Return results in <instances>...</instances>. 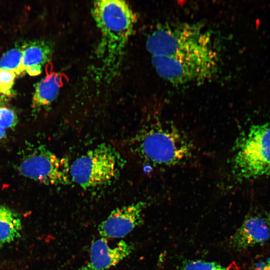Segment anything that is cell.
Masks as SVG:
<instances>
[{
	"label": "cell",
	"mask_w": 270,
	"mask_h": 270,
	"mask_svg": "<svg viewBox=\"0 0 270 270\" xmlns=\"http://www.w3.org/2000/svg\"><path fill=\"white\" fill-rule=\"evenodd\" d=\"M61 85L60 76L56 72L48 73L38 82L32 97V108L35 112L48 108L56 98Z\"/></svg>",
	"instance_id": "cell-10"
},
{
	"label": "cell",
	"mask_w": 270,
	"mask_h": 270,
	"mask_svg": "<svg viewBox=\"0 0 270 270\" xmlns=\"http://www.w3.org/2000/svg\"><path fill=\"white\" fill-rule=\"evenodd\" d=\"M22 50V66L24 72L31 66H42L49 60L52 52L50 46L41 41L26 44Z\"/></svg>",
	"instance_id": "cell-12"
},
{
	"label": "cell",
	"mask_w": 270,
	"mask_h": 270,
	"mask_svg": "<svg viewBox=\"0 0 270 270\" xmlns=\"http://www.w3.org/2000/svg\"><path fill=\"white\" fill-rule=\"evenodd\" d=\"M6 136V130L0 126V140L3 139Z\"/></svg>",
	"instance_id": "cell-19"
},
{
	"label": "cell",
	"mask_w": 270,
	"mask_h": 270,
	"mask_svg": "<svg viewBox=\"0 0 270 270\" xmlns=\"http://www.w3.org/2000/svg\"><path fill=\"white\" fill-rule=\"evenodd\" d=\"M146 205L138 202L114 209L99 224V234L106 239L126 236L142 223V212Z\"/></svg>",
	"instance_id": "cell-7"
},
{
	"label": "cell",
	"mask_w": 270,
	"mask_h": 270,
	"mask_svg": "<svg viewBox=\"0 0 270 270\" xmlns=\"http://www.w3.org/2000/svg\"><path fill=\"white\" fill-rule=\"evenodd\" d=\"M16 74L12 71L0 68V94L4 96L12 94V88Z\"/></svg>",
	"instance_id": "cell-15"
},
{
	"label": "cell",
	"mask_w": 270,
	"mask_h": 270,
	"mask_svg": "<svg viewBox=\"0 0 270 270\" xmlns=\"http://www.w3.org/2000/svg\"><path fill=\"white\" fill-rule=\"evenodd\" d=\"M122 164L118 153L111 146L102 144L72 162L70 178L84 189L101 186L117 176Z\"/></svg>",
	"instance_id": "cell-5"
},
{
	"label": "cell",
	"mask_w": 270,
	"mask_h": 270,
	"mask_svg": "<svg viewBox=\"0 0 270 270\" xmlns=\"http://www.w3.org/2000/svg\"><path fill=\"white\" fill-rule=\"evenodd\" d=\"M238 179L270 175V124L252 126L239 140L232 160Z\"/></svg>",
	"instance_id": "cell-4"
},
{
	"label": "cell",
	"mask_w": 270,
	"mask_h": 270,
	"mask_svg": "<svg viewBox=\"0 0 270 270\" xmlns=\"http://www.w3.org/2000/svg\"><path fill=\"white\" fill-rule=\"evenodd\" d=\"M146 46L157 74L174 84L208 80L218 70L212 37L200 24L160 25L148 36Z\"/></svg>",
	"instance_id": "cell-1"
},
{
	"label": "cell",
	"mask_w": 270,
	"mask_h": 270,
	"mask_svg": "<svg viewBox=\"0 0 270 270\" xmlns=\"http://www.w3.org/2000/svg\"><path fill=\"white\" fill-rule=\"evenodd\" d=\"M6 100L4 96L0 94V103Z\"/></svg>",
	"instance_id": "cell-21"
},
{
	"label": "cell",
	"mask_w": 270,
	"mask_h": 270,
	"mask_svg": "<svg viewBox=\"0 0 270 270\" xmlns=\"http://www.w3.org/2000/svg\"><path fill=\"white\" fill-rule=\"evenodd\" d=\"M92 14L102 34L101 53L108 64L119 56L130 36L135 16L129 5L118 0H102L94 4Z\"/></svg>",
	"instance_id": "cell-3"
},
{
	"label": "cell",
	"mask_w": 270,
	"mask_h": 270,
	"mask_svg": "<svg viewBox=\"0 0 270 270\" xmlns=\"http://www.w3.org/2000/svg\"><path fill=\"white\" fill-rule=\"evenodd\" d=\"M270 238V230L266 220L252 216L244 220L232 236L230 244L236 250H244L262 244Z\"/></svg>",
	"instance_id": "cell-9"
},
{
	"label": "cell",
	"mask_w": 270,
	"mask_h": 270,
	"mask_svg": "<svg viewBox=\"0 0 270 270\" xmlns=\"http://www.w3.org/2000/svg\"><path fill=\"white\" fill-rule=\"evenodd\" d=\"M22 50L12 48L4 53L0 59V68L14 72L18 75L23 72L22 66Z\"/></svg>",
	"instance_id": "cell-13"
},
{
	"label": "cell",
	"mask_w": 270,
	"mask_h": 270,
	"mask_svg": "<svg viewBox=\"0 0 270 270\" xmlns=\"http://www.w3.org/2000/svg\"><path fill=\"white\" fill-rule=\"evenodd\" d=\"M134 140L136 154L151 166H172L192 155V144L184 134L172 125L160 122L142 128Z\"/></svg>",
	"instance_id": "cell-2"
},
{
	"label": "cell",
	"mask_w": 270,
	"mask_h": 270,
	"mask_svg": "<svg viewBox=\"0 0 270 270\" xmlns=\"http://www.w3.org/2000/svg\"><path fill=\"white\" fill-rule=\"evenodd\" d=\"M182 270H231L213 262L202 260L188 261L184 265Z\"/></svg>",
	"instance_id": "cell-14"
},
{
	"label": "cell",
	"mask_w": 270,
	"mask_h": 270,
	"mask_svg": "<svg viewBox=\"0 0 270 270\" xmlns=\"http://www.w3.org/2000/svg\"><path fill=\"white\" fill-rule=\"evenodd\" d=\"M18 122V117L11 109L0 106V126L3 128H13Z\"/></svg>",
	"instance_id": "cell-16"
},
{
	"label": "cell",
	"mask_w": 270,
	"mask_h": 270,
	"mask_svg": "<svg viewBox=\"0 0 270 270\" xmlns=\"http://www.w3.org/2000/svg\"><path fill=\"white\" fill-rule=\"evenodd\" d=\"M68 160L56 156L44 145L28 148L18 165L25 177L47 185L68 184L70 182Z\"/></svg>",
	"instance_id": "cell-6"
},
{
	"label": "cell",
	"mask_w": 270,
	"mask_h": 270,
	"mask_svg": "<svg viewBox=\"0 0 270 270\" xmlns=\"http://www.w3.org/2000/svg\"><path fill=\"white\" fill-rule=\"evenodd\" d=\"M26 72L30 76H36L40 74L42 72V66H33L26 70Z\"/></svg>",
	"instance_id": "cell-17"
},
{
	"label": "cell",
	"mask_w": 270,
	"mask_h": 270,
	"mask_svg": "<svg viewBox=\"0 0 270 270\" xmlns=\"http://www.w3.org/2000/svg\"><path fill=\"white\" fill-rule=\"evenodd\" d=\"M270 230V214H268L265 220Z\"/></svg>",
	"instance_id": "cell-20"
},
{
	"label": "cell",
	"mask_w": 270,
	"mask_h": 270,
	"mask_svg": "<svg viewBox=\"0 0 270 270\" xmlns=\"http://www.w3.org/2000/svg\"><path fill=\"white\" fill-rule=\"evenodd\" d=\"M255 270H270V263L266 264L261 268H256Z\"/></svg>",
	"instance_id": "cell-18"
},
{
	"label": "cell",
	"mask_w": 270,
	"mask_h": 270,
	"mask_svg": "<svg viewBox=\"0 0 270 270\" xmlns=\"http://www.w3.org/2000/svg\"><path fill=\"white\" fill-rule=\"evenodd\" d=\"M22 229L20 216L8 206L0 204V247L20 237Z\"/></svg>",
	"instance_id": "cell-11"
},
{
	"label": "cell",
	"mask_w": 270,
	"mask_h": 270,
	"mask_svg": "<svg viewBox=\"0 0 270 270\" xmlns=\"http://www.w3.org/2000/svg\"><path fill=\"white\" fill-rule=\"evenodd\" d=\"M134 248L133 244L122 240L110 247L107 239L102 237L92 244L88 261L78 270H108L129 256Z\"/></svg>",
	"instance_id": "cell-8"
}]
</instances>
